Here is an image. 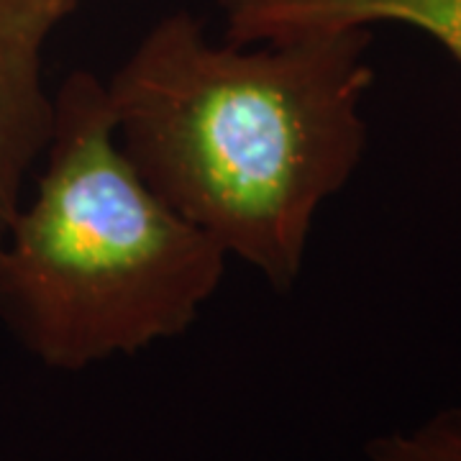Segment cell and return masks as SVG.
I'll list each match as a JSON object with an SVG mask.
<instances>
[{"mask_svg": "<svg viewBox=\"0 0 461 461\" xmlns=\"http://www.w3.org/2000/svg\"><path fill=\"white\" fill-rule=\"evenodd\" d=\"M369 29L236 44L190 14L149 29L105 80L118 147L147 185L277 290L366 151Z\"/></svg>", "mask_w": 461, "mask_h": 461, "instance_id": "cell-1", "label": "cell"}, {"mask_svg": "<svg viewBox=\"0 0 461 461\" xmlns=\"http://www.w3.org/2000/svg\"><path fill=\"white\" fill-rule=\"evenodd\" d=\"M36 190L0 236V321L33 359L83 372L177 339L229 254L159 198L118 147L105 80L54 93Z\"/></svg>", "mask_w": 461, "mask_h": 461, "instance_id": "cell-2", "label": "cell"}, {"mask_svg": "<svg viewBox=\"0 0 461 461\" xmlns=\"http://www.w3.org/2000/svg\"><path fill=\"white\" fill-rule=\"evenodd\" d=\"M57 23L39 0H0V236L50 141L54 95L44 85V47Z\"/></svg>", "mask_w": 461, "mask_h": 461, "instance_id": "cell-3", "label": "cell"}, {"mask_svg": "<svg viewBox=\"0 0 461 461\" xmlns=\"http://www.w3.org/2000/svg\"><path fill=\"white\" fill-rule=\"evenodd\" d=\"M218 11L223 39L236 44L397 23L430 36L461 67V0H218Z\"/></svg>", "mask_w": 461, "mask_h": 461, "instance_id": "cell-4", "label": "cell"}, {"mask_svg": "<svg viewBox=\"0 0 461 461\" xmlns=\"http://www.w3.org/2000/svg\"><path fill=\"white\" fill-rule=\"evenodd\" d=\"M366 461H461V405L433 412L418 426L375 436L364 446Z\"/></svg>", "mask_w": 461, "mask_h": 461, "instance_id": "cell-5", "label": "cell"}, {"mask_svg": "<svg viewBox=\"0 0 461 461\" xmlns=\"http://www.w3.org/2000/svg\"><path fill=\"white\" fill-rule=\"evenodd\" d=\"M39 3H41V5L50 11L51 16L62 23V21H65V18L69 16V14H72V11H75V8H77L83 0H39Z\"/></svg>", "mask_w": 461, "mask_h": 461, "instance_id": "cell-6", "label": "cell"}]
</instances>
